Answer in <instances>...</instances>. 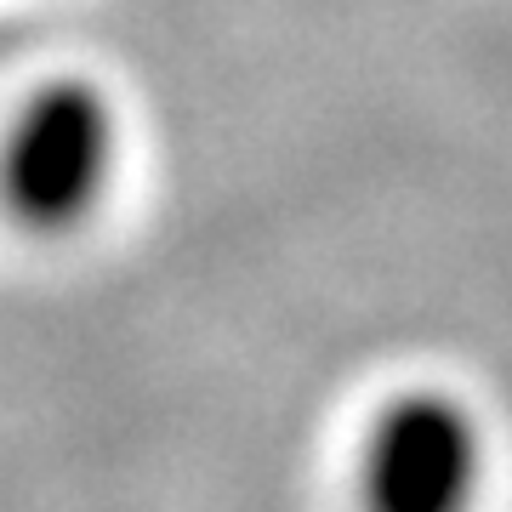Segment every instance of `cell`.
<instances>
[{"mask_svg": "<svg viewBox=\"0 0 512 512\" xmlns=\"http://www.w3.org/2000/svg\"><path fill=\"white\" fill-rule=\"evenodd\" d=\"M484 484V433L450 393H399L359 444L365 512H473Z\"/></svg>", "mask_w": 512, "mask_h": 512, "instance_id": "7a4b0ae2", "label": "cell"}, {"mask_svg": "<svg viewBox=\"0 0 512 512\" xmlns=\"http://www.w3.org/2000/svg\"><path fill=\"white\" fill-rule=\"evenodd\" d=\"M120 120L114 103L86 80L40 86L0 137V200L23 228L63 234L92 217L109 194Z\"/></svg>", "mask_w": 512, "mask_h": 512, "instance_id": "6da1fadb", "label": "cell"}]
</instances>
